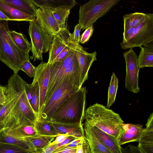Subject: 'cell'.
<instances>
[{
	"mask_svg": "<svg viewBox=\"0 0 153 153\" xmlns=\"http://www.w3.org/2000/svg\"><path fill=\"white\" fill-rule=\"evenodd\" d=\"M25 82L18 74H14L4 87L9 106L7 114L0 123V130L23 125L34 126L37 117L26 97L25 90Z\"/></svg>",
	"mask_w": 153,
	"mask_h": 153,
	"instance_id": "obj_1",
	"label": "cell"
},
{
	"mask_svg": "<svg viewBox=\"0 0 153 153\" xmlns=\"http://www.w3.org/2000/svg\"><path fill=\"white\" fill-rule=\"evenodd\" d=\"M84 119L85 122L114 137L117 141L123 130L124 122L119 114L98 103L86 109Z\"/></svg>",
	"mask_w": 153,
	"mask_h": 153,
	"instance_id": "obj_2",
	"label": "cell"
},
{
	"mask_svg": "<svg viewBox=\"0 0 153 153\" xmlns=\"http://www.w3.org/2000/svg\"><path fill=\"white\" fill-rule=\"evenodd\" d=\"M87 92L85 87H81L72 94L53 112L50 120L65 123H82Z\"/></svg>",
	"mask_w": 153,
	"mask_h": 153,
	"instance_id": "obj_3",
	"label": "cell"
},
{
	"mask_svg": "<svg viewBox=\"0 0 153 153\" xmlns=\"http://www.w3.org/2000/svg\"><path fill=\"white\" fill-rule=\"evenodd\" d=\"M9 31L8 21L0 20V61L14 74H18L24 62L30 60L29 55L16 46L10 36Z\"/></svg>",
	"mask_w": 153,
	"mask_h": 153,
	"instance_id": "obj_4",
	"label": "cell"
},
{
	"mask_svg": "<svg viewBox=\"0 0 153 153\" xmlns=\"http://www.w3.org/2000/svg\"><path fill=\"white\" fill-rule=\"evenodd\" d=\"M81 87L79 81L71 77L65 79L48 99L44 102L38 120L50 121L51 117L55 111L72 94Z\"/></svg>",
	"mask_w": 153,
	"mask_h": 153,
	"instance_id": "obj_5",
	"label": "cell"
},
{
	"mask_svg": "<svg viewBox=\"0 0 153 153\" xmlns=\"http://www.w3.org/2000/svg\"><path fill=\"white\" fill-rule=\"evenodd\" d=\"M120 0H90L80 6L79 24L86 29L105 15Z\"/></svg>",
	"mask_w": 153,
	"mask_h": 153,
	"instance_id": "obj_6",
	"label": "cell"
},
{
	"mask_svg": "<svg viewBox=\"0 0 153 153\" xmlns=\"http://www.w3.org/2000/svg\"><path fill=\"white\" fill-rule=\"evenodd\" d=\"M28 32L31 40L32 55L33 62L42 60V55L49 51L53 36L43 30L36 21L29 22Z\"/></svg>",
	"mask_w": 153,
	"mask_h": 153,
	"instance_id": "obj_7",
	"label": "cell"
},
{
	"mask_svg": "<svg viewBox=\"0 0 153 153\" xmlns=\"http://www.w3.org/2000/svg\"><path fill=\"white\" fill-rule=\"evenodd\" d=\"M153 41V13H147L145 20L136 27L133 34L120 43L122 49L140 48Z\"/></svg>",
	"mask_w": 153,
	"mask_h": 153,
	"instance_id": "obj_8",
	"label": "cell"
},
{
	"mask_svg": "<svg viewBox=\"0 0 153 153\" xmlns=\"http://www.w3.org/2000/svg\"><path fill=\"white\" fill-rule=\"evenodd\" d=\"M123 56L126 63L125 88L130 92L137 94L140 91L138 85L140 69L137 63L138 56L131 48L123 53Z\"/></svg>",
	"mask_w": 153,
	"mask_h": 153,
	"instance_id": "obj_9",
	"label": "cell"
},
{
	"mask_svg": "<svg viewBox=\"0 0 153 153\" xmlns=\"http://www.w3.org/2000/svg\"><path fill=\"white\" fill-rule=\"evenodd\" d=\"M72 39V33L66 27L60 30L57 34L53 35L50 47L47 62L49 64L52 63L57 56Z\"/></svg>",
	"mask_w": 153,
	"mask_h": 153,
	"instance_id": "obj_10",
	"label": "cell"
},
{
	"mask_svg": "<svg viewBox=\"0 0 153 153\" xmlns=\"http://www.w3.org/2000/svg\"><path fill=\"white\" fill-rule=\"evenodd\" d=\"M49 64L42 61L36 68L33 80L38 83L39 90V109L41 110L44 104L47 94L49 80Z\"/></svg>",
	"mask_w": 153,
	"mask_h": 153,
	"instance_id": "obj_11",
	"label": "cell"
},
{
	"mask_svg": "<svg viewBox=\"0 0 153 153\" xmlns=\"http://www.w3.org/2000/svg\"><path fill=\"white\" fill-rule=\"evenodd\" d=\"M35 21L44 31L54 35L60 30L51 11L46 8L37 9Z\"/></svg>",
	"mask_w": 153,
	"mask_h": 153,
	"instance_id": "obj_12",
	"label": "cell"
},
{
	"mask_svg": "<svg viewBox=\"0 0 153 153\" xmlns=\"http://www.w3.org/2000/svg\"><path fill=\"white\" fill-rule=\"evenodd\" d=\"M76 55L80 70V86L87 80L88 77L89 70L93 62L97 60V53L95 51L88 53L81 46L76 50Z\"/></svg>",
	"mask_w": 153,
	"mask_h": 153,
	"instance_id": "obj_13",
	"label": "cell"
},
{
	"mask_svg": "<svg viewBox=\"0 0 153 153\" xmlns=\"http://www.w3.org/2000/svg\"><path fill=\"white\" fill-rule=\"evenodd\" d=\"M138 141L137 146L142 153H153V113L151 114Z\"/></svg>",
	"mask_w": 153,
	"mask_h": 153,
	"instance_id": "obj_14",
	"label": "cell"
},
{
	"mask_svg": "<svg viewBox=\"0 0 153 153\" xmlns=\"http://www.w3.org/2000/svg\"><path fill=\"white\" fill-rule=\"evenodd\" d=\"M77 49L72 51L61 61L49 64V84L53 81L67 68L73 65L78 62L76 55Z\"/></svg>",
	"mask_w": 153,
	"mask_h": 153,
	"instance_id": "obj_15",
	"label": "cell"
},
{
	"mask_svg": "<svg viewBox=\"0 0 153 153\" xmlns=\"http://www.w3.org/2000/svg\"><path fill=\"white\" fill-rule=\"evenodd\" d=\"M50 122L59 134H66L77 138L85 137L82 123H65L51 120Z\"/></svg>",
	"mask_w": 153,
	"mask_h": 153,
	"instance_id": "obj_16",
	"label": "cell"
},
{
	"mask_svg": "<svg viewBox=\"0 0 153 153\" xmlns=\"http://www.w3.org/2000/svg\"><path fill=\"white\" fill-rule=\"evenodd\" d=\"M123 128L118 141L120 146L131 142L138 141L143 129L142 125L124 123Z\"/></svg>",
	"mask_w": 153,
	"mask_h": 153,
	"instance_id": "obj_17",
	"label": "cell"
},
{
	"mask_svg": "<svg viewBox=\"0 0 153 153\" xmlns=\"http://www.w3.org/2000/svg\"><path fill=\"white\" fill-rule=\"evenodd\" d=\"M91 126L96 137L103 146L111 153H122L121 147L114 137L96 126Z\"/></svg>",
	"mask_w": 153,
	"mask_h": 153,
	"instance_id": "obj_18",
	"label": "cell"
},
{
	"mask_svg": "<svg viewBox=\"0 0 153 153\" xmlns=\"http://www.w3.org/2000/svg\"><path fill=\"white\" fill-rule=\"evenodd\" d=\"M0 10L8 18L9 20L34 21L36 16L30 15L11 7L0 0Z\"/></svg>",
	"mask_w": 153,
	"mask_h": 153,
	"instance_id": "obj_19",
	"label": "cell"
},
{
	"mask_svg": "<svg viewBox=\"0 0 153 153\" xmlns=\"http://www.w3.org/2000/svg\"><path fill=\"white\" fill-rule=\"evenodd\" d=\"M84 126L85 136L89 145L91 153H111L98 140L90 124L85 121Z\"/></svg>",
	"mask_w": 153,
	"mask_h": 153,
	"instance_id": "obj_20",
	"label": "cell"
},
{
	"mask_svg": "<svg viewBox=\"0 0 153 153\" xmlns=\"http://www.w3.org/2000/svg\"><path fill=\"white\" fill-rule=\"evenodd\" d=\"M37 7L46 8L51 10L58 8L71 9L76 4L74 0H31Z\"/></svg>",
	"mask_w": 153,
	"mask_h": 153,
	"instance_id": "obj_21",
	"label": "cell"
},
{
	"mask_svg": "<svg viewBox=\"0 0 153 153\" xmlns=\"http://www.w3.org/2000/svg\"><path fill=\"white\" fill-rule=\"evenodd\" d=\"M137 57L139 68L153 67V41L141 47Z\"/></svg>",
	"mask_w": 153,
	"mask_h": 153,
	"instance_id": "obj_22",
	"label": "cell"
},
{
	"mask_svg": "<svg viewBox=\"0 0 153 153\" xmlns=\"http://www.w3.org/2000/svg\"><path fill=\"white\" fill-rule=\"evenodd\" d=\"M1 130L9 135L21 139L39 135L34 126H31L23 125L12 128H6Z\"/></svg>",
	"mask_w": 153,
	"mask_h": 153,
	"instance_id": "obj_23",
	"label": "cell"
},
{
	"mask_svg": "<svg viewBox=\"0 0 153 153\" xmlns=\"http://www.w3.org/2000/svg\"><path fill=\"white\" fill-rule=\"evenodd\" d=\"M3 2L26 13L35 16L37 7L31 0H1Z\"/></svg>",
	"mask_w": 153,
	"mask_h": 153,
	"instance_id": "obj_24",
	"label": "cell"
},
{
	"mask_svg": "<svg viewBox=\"0 0 153 153\" xmlns=\"http://www.w3.org/2000/svg\"><path fill=\"white\" fill-rule=\"evenodd\" d=\"M56 137L38 135L25 138L30 146L36 152L40 153L49 143L52 142Z\"/></svg>",
	"mask_w": 153,
	"mask_h": 153,
	"instance_id": "obj_25",
	"label": "cell"
},
{
	"mask_svg": "<svg viewBox=\"0 0 153 153\" xmlns=\"http://www.w3.org/2000/svg\"><path fill=\"white\" fill-rule=\"evenodd\" d=\"M0 143L13 145L24 149L31 153L36 152L25 140L9 135L1 130H0Z\"/></svg>",
	"mask_w": 153,
	"mask_h": 153,
	"instance_id": "obj_26",
	"label": "cell"
},
{
	"mask_svg": "<svg viewBox=\"0 0 153 153\" xmlns=\"http://www.w3.org/2000/svg\"><path fill=\"white\" fill-rule=\"evenodd\" d=\"M147 13L136 12L126 14L123 16L124 30L136 27L146 19Z\"/></svg>",
	"mask_w": 153,
	"mask_h": 153,
	"instance_id": "obj_27",
	"label": "cell"
},
{
	"mask_svg": "<svg viewBox=\"0 0 153 153\" xmlns=\"http://www.w3.org/2000/svg\"><path fill=\"white\" fill-rule=\"evenodd\" d=\"M9 34L16 46L24 53L29 54L31 51V45L25 36L22 33L14 30H10Z\"/></svg>",
	"mask_w": 153,
	"mask_h": 153,
	"instance_id": "obj_28",
	"label": "cell"
},
{
	"mask_svg": "<svg viewBox=\"0 0 153 153\" xmlns=\"http://www.w3.org/2000/svg\"><path fill=\"white\" fill-rule=\"evenodd\" d=\"M34 127L39 135L56 137L59 134L51 124L50 121L37 120Z\"/></svg>",
	"mask_w": 153,
	"mask_h": 153,
	"instance_id": "obj_29",
	"label": "cell"
},
{
	"mask_svg": "<svg viewBox=\"0 0 153 153\" xmlns=\"http://www.w3.org/2000/svg\"><path fill=\"white\" fill-rule=\"evenodd\" d=\"M31 84L32 91L31 98L30 103L34 112L37 117L38 120L40 114L39 86L38 82L34 80H33Z\"/></svg>",
	"mask_w": 153,
	"mask_h": 153,
	"instance_id": "obj_30",
	"label": "cell"
},
{
	"mask_svg": "<svg viewBox=\"0 0 153 153\" xmlns=\"http://www.w3.org/2000/svg\"><path fill=\"white\" fill-rule=\"evenodd\" d=\"M118 80L114 72L112 74L108 89L107 102L106 107L109 109L114 103L118 88Z\"/></svg>",
	"mask_w": 153,
	"mask_h": 153,
	"instance_id": "obj_31",
	"label": "cell"
},
{
	"mask_svg": "<svg viewBox=\"0 0 153 153\" xmlns=\"http://www.w3.org/2000/svg\"><path fill=\"white\" fill-rule=\"evenodd\" d=\"M69 8H58L51 11L60 30L66 27L65 23L70 13Z\"/></svg>",
	"mask_w": 153,
	"mask_h": 153,
	"instance_id": "obj_32",
	"label": "cell"
},
{
	"mask_svg": "<svg viewBox=\"0 0 153 153\" xmlns=\"http://www.w3.org/2000/svg\"><path fill=\"white\" fill-rule=\"evenodd\" d=\"M81 46L79 43L74 41L73 39L69 42L67 45L57 56L53 63L61 61L72 51Z\"/></svg>",
	"mask_w": 153,
	"mask_h": 153,
	"instance_id": "obj_33",
	"label": "cell"
},
{
	"mask_svg": "<svg viewBox=\"0 0 153 153\" xmlns=\"http://www.w3.org/2000/svg\"><path fill=\"white\" fill-rule=\"evenodd\" d=\"M0 153H31L18 146L5 143H0Z\"/></svg>",
	"mask_w": 153,
	"mask_h": 153,
	"instance_id": "obj_34",
	"label": "cell"
},
{
	"mask_svg": "<svg viewBox=\"0 0 153 153\" xmlns=\"http://www.w3.org/2000/svg\"><path fill=\"white\" fill-rule=\"evenodd\" d=\"M21 70L25 73L29 77H34L36 71V68L31 63L30 60H27L24 62L21 67Z\"/></svg>",
	"mask_w": 153,
	"mask_h": 153,
	"instance_id": "obj_35",
	"label": "cell"
},
{
	"mask_svg": "<svg viewBox=\"0 0 153 153\" xmlns=\"http://www.w3.org/2000/svg\"><path fill=\"white\" fill-rule=\"evenodd\" d=\"M94 31L93 25L85 29L84 32L81 35L80 42L81 44H85L87 42L92 36Z\"/></svg>",
	"mask_w": 153,
	"mask_h": 153,
	"instance_id": "obj_36",
	"label": "cell"
},
{
	"mask_svg": "<svg viewBox=\"0 0 153 153\" xmlns=\"http://www.w3.org/2000/svg\"><path fill=\"white\" fill-rule=\"evenodd\" d=\"M76 153H91L89 145L85 137L77 147Z\"/></svg>",
	"mask_w": 153,
	"mask_h": 153,
	"instance_id": "obj_37",
	"label": "cell"
},
{
	"mask_svg": "<svg viewBox=\"0 0 153 153\" xmlns=\"http://www.w3.org/2000/svg\"><path fill=\"white\" fill-rule=\"evenodd\" d=\"M85 138V137H84L77 138L66 145L59 147L53 153L65 148L76 147L81 143Z\"/></svg>",
	"mask_w": 153,
	"mask_h": 153,
	"instance_id": "obj_38",
	"label": "cell"
},
{
	"mask_svg": "<svg viewBox=\"0 0 153 153\" xmlns=\"http://www.w3.org/2000/svg\"><path fill=\"white\" fill-rule=\"evenodd\" d=\"M121 151L122 153H142L137 146L131 144L124 148L121 147Z\"/></svg>",
	"mask_w": 153,
	"mask_h": 153,
	"instance_id": "obj_39",
	"label": "cell"
},
{
	"mask_svg": "<svg viewBox=\"0 0 153 153\" xmlns=\"http://www.w3.org/2000/svg\"><path fill=\"white\" fill-rule=\"evenodd\" d=\"M81 30L80 25L78 24L74 27V32L72 33L74 40L77 43H80V33Z\"/></svg>",
	"mask_w": 153,
	"mask_h": 153,
	"instance_id": "obj_40",
	"label": "cell"
},
{
	"mask_svg": "<svg viewBox=\"0 0 153 153\" xmlns=\"http://www.w3.org/2000/svg\"><path fill=\"white\" fill-rule=\"evenodd\" d=\"M57 148V144L53 141L45 148L40 153H53Z\"/></svg>",
	"mask_w": 153,
	"mask_h": 153,
	"instance_id": "obj_41",
	"label": "cell"
},
{
	"mask_svg": "<svg viewBox=\"0 0 153 153\" xmlns=\"http://www.w3.org/2000/svg\"><path fill=\"white\" fill-rule=\"evenodd\" d=\"M25 90L26 97L30 102L31 98L32 91L31 84H28L25 82Z\"/></svg>",
	"mask_w": 153,
	"mask_h": 153,
	"instance_id": "obj_42",
	"label": "cell"
},
{
	"mask_svg": "<svg viewBox=\"0 0 153 153\" xmlns=\"http://www.w3.org/2000/svg\"><path fill=\"white\" fill-rule=\"evenodd\" d=\"M136 27H132L129 28L126 30H124L123 35V41L127 40L134 31Z\"/></svg>",
	"mask_w": 153,
	"mask_h": 153,
	"instance_id": "obj_43",
	"label": "cell"
},
{
	"mask_svg": "<svg viewBox=\"0 0 153 153\" xmlns=\"http://www.w3.org/2000/svg\"><path fill=\"white\" fill-rule=\"evenodd\" d=\"M77 138H78L72 136H69L62 142L57 144V148L66 145Z\"/></svg>",
	"mask_w": 153,
	"mask_h": 153,
	"instance_id": "obj_44",
	"label": "cell"
},
{
	"mask_svg": "<svg viewBox=\"0 0 153 153\" xmlns=\"http://www.w3.org/2000/svg\"><path fill=\"white\" fill-rule=\"evenodd\" d=\"M6 100L4 87L0 85V104L4 105L5 102Z\"/></svg>",
	"mask_w": 153,
	"mask_h": 153,
	"instance_id": "obj_45",
	"label": "cell"
},
{
	"mask_svg": "<svg viewBox=\"0 0 153 153\" xmlns=\"http://www.w3.org/2000/svg\"><path fill=\"white\" fill-rule=\"evenodd\" d=\"M68 136V135L66 134H59L56 137L55 139L53 142L56 144H59L63 141Z\"/></svg>",
	"mask_w": 153,
	"mask_h": 153,
	"instance_id": "obj_46",
	"label": "cell"
},
{
	"mask_svg": "<svg viewBox=\"0 0 153 153\" xmlns=\"http://www.w3.org/2000/svg\"><path fill=\"white\" fill-rule=\"evenodd\" d=\"M76 147L72 148H67L64 149L54 153H72L76 152Z\"/></svg>",
	"mask_w": 153,
	"mask_h": 153,
	"instance_id": "obj_47",
	"label": "cell"
},
{
	"mask_svg": "<svg viewBox=\"0 0 153 153\" xmlns=\"http://www.w3.org/2000/svg\"><path fill=\"white\" fill-rule=\"evenodd\" d=\"M0 20L8 21V18L0 10Z\"/></svg>",
	"mask_w": 153,
	"mask_h": 153,
	"instance_id": "obj_48",
	"label": "cell"
},
{
	"mask_svg": "<svg viewBox=\"0 0 153 153\" xmlns=\"http://www.w3.org/2000/svg\"><path fill=\"white\" fill-rule=\"evenodd\" d=\"M37 153V152H35V153Z\"/></svg>",
	"mask_w": 153,
	"mask_h": 153,
	"instance_id": "obj_49",
	"label": "cell"
},
{
	"mask_svg": "<svg viewBox=\"0 0 153 153\" xmlns=\"http://www.w3.org/2000/svg\"><path fill=\"white\" fill-rule=\"evenodd\" d=\"M76 152L72 153H76Z\"/></svg>",
	"mask_w": 153,
	"mask_h": 153,
	"instance_id": "obj_50",
	"label": "cell"
}]
</instances>
